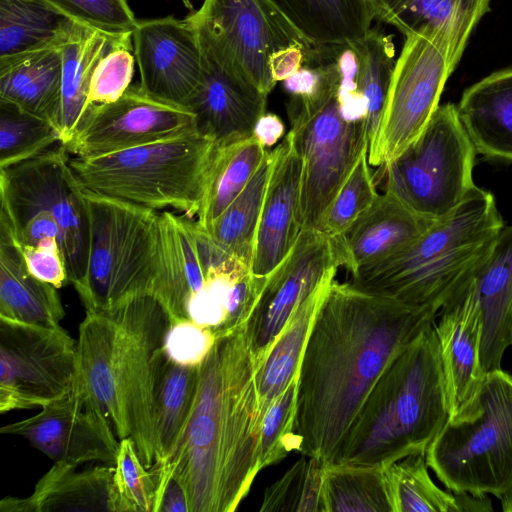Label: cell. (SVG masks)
Returning <instances> with one entry per match:
<instances>
[{
  "label": "cell",
  "mask_w": 512,
  "mask_h": 512,
  "mask_svg": "<svg viewBox=\"0 0 512 512\" xmlns=\"http://www.w3.org/2000/svg\"><path fill=\"white\" fill-rule=\"evenodd\" d=\"M438 312L334 279L316 311L300 363L297 451L332 463L375 382L434 325Z\"/></svg>",
  "instance_id": "6da1fadb"
},
{
  "label": "cell",
  "mask_w": 512,
  "mask_h": 512,
  "mask_svg": "<svg viewBox=\"0 0 512 512\" xmlns=\"http://www.w3.org/2000/svg\"><path fill=\"white\" fill-rule=\"evenodd\" d=\"M256 369L245 324L219 336L199 365L187 424L170 457L149 469L157 487L174 479L188 512H233L260 471Z\"/></svg>",
  "instance_id": "7a4b0ae2"
},
{
  "label": "cell",
  "mask_w": 512,
  "mask_h": 512,
  "mask_svg": "<svg viewBox=\"0 0 512 512\" xmlns=\"http://www.w3.org/2000/svg\"><path fill=\"white\" fill-rule=\"evenodd\" d=\"M169 318L151 294L86 311L76 341V386L108 418L119 440L131 438L142 463L156 457L154 377Z\"/></svg>",
  "instance_id": "3957f363"
},
{
  "label": "cell",
  "mask_w": 512,
  "mask_h": 512,
  "mask_svg": "<svg viewBox=\"0 0 512 512\" xmlns=\"http://www.w3.org/2000/svg\"><path fill=\"white\" fill-rule=\"evenodd\" d=\"M448 417L439 343L432 325L380 375L332 463L385 467L425 453Z\"/></svg>",
  "instance_id": "277c9868"
},
{
  "label": "cell",
  "mask_w": 512,
  "mask_h": 512,
  "mask_svg": "<svg viewBox=\"0 0 512 512\" xmlns=\"http://www.w3.org/2000/svg\"><path fill=\"white\" fill-rule=\"evenodd\" d=\"M504 226L494 196L475 186L417 239L351 272L348 283L364 292L440 311L486 259Z\"/></svg>",
  "instance_id": "5b68a950"
},
{
  "label": "cell",
  "mask_w": 512,
  "mask_h": 512,
  "mask_svg": "<svg viewBox=\"0 0 512 512\" xmlns=\"http://www.w3.org/2000/svg\"><path fill=\"white\" fill-rule=\"evenodd\" d=\"M83 193L61 143L0 169V217L20 246H59L76 291L85 279L89 248Z\"/></svg>",
  "instance_id": "8992f818"
},
{
  "label": "cell",
  "mask_w": 512,
  "mask_h": 512,
  "mask_svg": "<svg viewBox=\"0 0 512 512\" xmlns=\"http://www.w3.org/2000/svg\"><path fill=\"white\" fill-rule=\"evenodd\" d=\"M218 144L196 132L89 158L71 157L84 190L196 219Z\"/></svg>",
  "instance_id": "52a82bcc"
},
{
  "label": "cell",
  "mask_w": 512,
  "mask_h": 512,
  "mask_svg": "<svg viewBox=\"0 0 512 512\" xmlns=\"http://www.w3.org/2000/svg\"><path fill=\"white\" fill-rule=\"evenodd\" d=\"M310 59L323 68L322 84L312 95L292 96L286 107L289 133L303 159L302 230H320L369 140L366 120L349 121L342 114L332 44L316 45Z\"/></svg>",
  "instance_id": "ba28073f"
},
{
  "label": "cell",
  "mask_w": 512,
  "mask_h": 512,
  "mask_svg": "<svg viewBox=\"0 0 512 512\" xmlns=\"http://www.w3.org/2000/svg\"><path fill=\"white\" fill-rule=\"evenodd\" d=\"M425 457L452 492L500 498L512 488V375L487 372L472 409L448 418Z\"/></svg>",
  "instance_id": "9c48e42d"
},
{
  "label": "cell",
  "mask_w": 512,
  "mask_h": 512,
  "mask_svg": "<svg viewBox=\"0 0 512 512\" xmlns=\"http://www.w3.org/2000/svg\"><path fill=\"white\" fill-rule=\"evenodd\" d=\"M83 195L89 248L77 293L85 311L108 310L133 297L152 295L159 213L87 190Z\"/></svg>",
  "instance_id": "30bf717a"
},
{
  "label": "cell",
  "mask_w": 512,
  "mask_h": 512,
  "mask_svg": "<svg viewBox=\"0 0 512 512\" xmlns=\"http://www.w3.org/2000/svg\"><path fill=\"white\" fill-rule=\"evenodd\" d=\"M477 151L452 103L439 105L420 136L381 166L385 188L430 220L455 209L476 186Z\"/></svg>",
  "instance_id": "8fae6325"
},
{
  "label": "cell",
  "mask_w": 512,
  "mask_h": 512,
  "mask_svg": "<svg viewBox=\"0 0 512 512\" xmlns=\"http://www.w3.org/2000/svg\"><path fill=\"white\" fill-rule=\"evenodd\" d=\"M455 68L444 36L425 31L406 37L396 60L385 109L368 148V162L381 167L397 158L425 129Z\"/></svg>",
  "instance_id": "7c38bea8"
},
{
  "label": "cell",
  "mask_w": 512,
  "mask_h": 512,
  "mask_svg": "<svg viewBox=\"0 0 512 512\" xmlns=\"http://www.w3.org/2000/svg\"><path fill=\"white\" fill-rule=\"evenodd\" d=\"M188 17L216 56L267 96L276 84L270 57L314 45L269 0H204Z\"/></svg>",
  "instance_id": "4fadbf2b"
},
{
  "label": "cell",
  "mask_w": 512,
  "mask_h": 512,
  "mask_svg": "<svg viewBox=\"0 0 512 512\" xmlns=\"http://www.w3.org/2000/svg\"><path fill=\"white\" fill-rule=\"evenodd\" d=\"M76 375V341L60 325L0 316V412L43 407L66 394Z\"/></svg>",
  "instance_id": "5bb4252c"
},
{
  "label": "cell",
  "mask_w": 512,
  "mask_h": 512,
  "mask_svg": "<svg viewBox=\"0 0 512 512\" xmlns=\"http://www.w3.org/2000/svg\"><path fill=\"white\" fill-rule=\"evenodd\" d=\"M344 258L336 237L301 230L286 258L267 276L245 323L248 346L257 370L297 309L321 285L335 279Z\"/></svg>",
  "instance_id": "9a60e30c"
},
{
  "label": "cell",
  "mask_w": 512,
  "mask_h": 512,
  "mask_svg": "<svg viewBox=\"0 0 512 512\" xmlns=\"http://www.w3.org/2000/svg\"><path fill=\"white\" fill-rule=\"evenodd\" d=\"M196 131L191 110L157 99L134 84L116 101L90 106L72 138L62 145L74 157L89 158Z\"/></svg>",
  "instance_id": "2e32d148"
},
{
  "label": "cell",
  "mask_w": 512,
  "mask_h": 512,
  "mask_svg": "<svg viewBox=\"0 0 512 512\" xmlns=\"http://www.w3.org/2000/svg\"><path fill=\"white\" fill-rule=\"evenodd\" d=\"M0 433L22 437L54 462L74 466L115 464L120 443L108 418L74 384L40 413L5 425Z\"/></svg>",
  "instance_id": "e0dca14e"
},
{
  "label": "cell",
  "mask_w": 512,
  "mask_h": 512,
  "mask_svg": "<svg viewBox=\"0 0 512 512\" xmlns=\"http://www.w3.org/2000/svg\"><path fill=\"white\" fill-rule=\"evenodd\" d=\"M132 39L141 88L157 99L187 107L203 64L199 34L190 18L138 20Z\"/></svg>",
  "instance_id": "ac0fdd59"
},
{
  "label": "cell",
  "mask_w": 512,
  "mask_h": 512,
  "mask_svg": "<svg viewBox=\"0 0 512 512\" xmlns=\"http://www.w3.org/2000/svg\"><path fill=\"white\" fill-rule=\"evenodd\" d=\"M199 39L202 76L187 104L195 115L198 133L219 145L252 137L258 120L266 113L268 96L223 63L200 36Z\"/></svg>",
  "instance_id": "d6986e66"
},
{
  "label": "cell",
  "mask_w": 512,
  "mask_h": 512,
  "mask_svg": "<svg viewBox=\"0 0 512 512\" xmlns=\"http://www.w3.org/2000/svg\"><path fill=\"white\" fill-rule=\"evenodd\" d=\"M271 173L258 222L251 271L268 276L290 253L302 230L303 159L292 135L270 151Z\"/></svg>",
  "instance_id": "ffe728a7"
},
{
  "label": "cell",
  "mask_w": 512,
  "mask_h": 512,
  "mask_svg": "<svg viewBox=\"0 0 512 512\" xmlns=\"http://www.w3.org/2000/svg\"><path fill=\"white\" fill-rule=\"evenodd\" d=\"M434 329L440 349L448 418H456L472 409L486 376L481 362L482 314L466 286L440 309V320L434 324Z\"/></svg>",
  "instance_id": "44dd1931"
},
{
  "label": "cell",
  "mask_w": 512,
  "mask_h": 512,
  "mask_svg": "<svg viewBox=\"0 0 512 512\" xmlns=\"http://www.w3.org/2000/svg\"><path fill=\"white\" fill-rule=\"evenodd\" d=\"M209 285L197 240V223L164 210L158 214L156 273L152 295L169 323L188 319L187 311Z\"/></svg>",
  "instance_id": "7402d4cb"
},
{
  "label": "cell",
  "mask_w": 512,
  "mask_h": 512,
  "mask_svg": "<svg viewBox=\"0 0 512 512\" xmlns=\"http://www.w3.org/2000/svg\"><path fill=\"white\" fill-rule=\"evenodd\" d=\"M463 285L482 314L483 369L486 373L500 369L505 350L511 345L512 225L503 227L486 259Z\"/></svg>",
  "instance_id": "603a6c76"
},
{
  "label": "cell",
  "mask_w": 512,
  "mask_h": 512,
  "mask_svg": "<svg viewBox=\"0 0 512 512\" xmlns=\"http://www.w3.org/2000/svg\"><path fill=\"white\" fill-rule=\"evenodd\" d=\"M435 220L412 210L394 191L385 188L372 206L338 239L349 273L402 249Z\"/></svg>",
  "instance_id": "cb8c5ba5"
},
{
  "label": "cell",
  "mask_w": 512,
  "mask_h": 512,
  "mask_svg": "<svg viewBox=\"0 0 512 512\" xmlns=\"http://www.w3.org/2000/svg\"><path fill=\"white\" fill-rule=\"evenodd\" d=\"M373 19L397 28L405 37L425 31L445 37L455 68L469 36L490 0H368Z\"/></svg>",
  "instance_id": "d4e9b609"
},
{
  "label": "cell",
  "mask_w": 512,
  "mask_h": 512,
  "mask_svg": "<svg viewBox=\"0 0 512 512\" xmlns=\"http://www.w3.org/2000/svg\"><path fill=\"white\" fill-rule=\"evenodd\" d=\"M79 466L54 462L24 498L5 497L1 512H88L111 508L112 466Z\"/></svg>",
  "instance_id": "484cf974"
},
{
  "label": "cell",
  "mask_w": 512,
  "mask_h": 512,
  "mask_svg": "<svg viewBox=\"0 0 512 512\" xmlns=\"http://www.w3.org/2000/svg\"><path fill=\"white\" fill-rule=\"evenodd\" d=\"M456 107L477 153L512 161V68L467 88Z\"/></svg>",
  "instance_id": "4316f807"
},
{
  "label": "cell",
  "mask_w": 512,
  "mask_h": 512,
  "mask_svg": "<svg viewBox=\"0 0 512 512\" xmlns=\"http://www.w3.org/2000/svg\"><path fill=\"white\" fill-rule=\"evenodd\" d=\"M57 289L29 271L7 222L0 217V316L59 326L65 311Z\"/></svg>",
  "instance_id": "83f0119b"
},
{
  "label": "cell",
  "mask_w": 512,
  "mask_h": 512,
  "mask_svg": "<svg viewBox=\"0 0 512 512\" xmlns=\"http://www.w3.org/2000/svg\"><path fill=\"white\" fill-rule=\"evenodd\" d=\"M61 94V47L0 62V100L47 119L57 128Z\"/></svg>",
  "instance_id": "f1b7e54d"
},
{
  "label": "cell",
  "mask_w": 512,
  "mask_h": 512,
  "mask_svg": "<svg viewBox=\"0 0 512 512\" xmlns=\"http://www.w3.org/2000/svg\"><path fill=\"white\" fill-rule=\"evenodd\" d=\"M132 33L109 34L81 26L73 38L61 47L62 94L58 128L61 144L74 135L88 109L90 82L99 62L114 48L132 43Z\"/></svg>",
  "instance_id": "f546056e"
},
{
  "label": "cell",
  "mask_w": 512,
  "mask_h": 512,
  "mask_svg": "<svg viewBox=\"0 0 512 512\" xmlns=\"http://www.w3.org/2000/svg\"><path fill=\"white\" fill-rule=\"evenodd\" d=\"M81 26L47 0H0V62L62 47Z\"/></svg>",
  "instance_id": "4dcf8cb0"
},
{
  "label": "cell",
  "mask_w": 512,
  "mask_h": 512,
  "mask_svg": "<svg viewBox=\"0 0 512 512\" xmlns=\"http://www.w3.org/2000/svg\"><path fill=\"white\" fill-rule=\"evenodd\" d=\"M425 453L409 455L385 467L393 512H491V499L439 488L428 473Z\"/></svg>",
  "instance_id": "1f68e13d"
},
{
  "label": "cell",
  "mask_w": 512,
  "mask_h": 512,
  "mask_svg": "<svg viewBox=\"0 0 512 512\" xmlns=\"http://www.w3.org/2000/svg\"><path fill=\"white\" fill-rule=\"evenodd\" d=\"M314 45L361 39L373 20L368 0H269Z\"/></svg>",
  "instance_id": "d6a6232c"
},
{
  "label": "cell",
  "mask_w": 512,
  "mask_h": 512,
  "mask_svg": "<svg viewBox=\"0 0 512 512\" xmlns=\"http://www.w3.org/2000/svg\"><path fill=\"white\" fill-rule=\"evenodd\" d=\"M199 366L176 363L158 354L154 377V426L156 457L162 465L172 454L187 424L197 389Z\"/></svg>",
  "instance_id": "836d02e7"
},
{
  "label": "cell",
  "mask_w": 512,
  "mask_h": 512,
  "mask_svg": "<svg viewBox=\"0 0 512 512\" xmlns=\"http://www.w3.org/2000/svg\"><path fill=\"white\" fill-rule=\"evenodd\" d=\"M333 280L321 285L297 307L265 361L256 370L260 425L271 403L298 376L314 316L328 285Z\"/></svg>",
  "instance_id": "e575fe53"
},
{
  "label": "cell",
  "mask_w": 512,
  "mask_h": 512,
  "mask_svg": "<svg viewBox=\"0 0 512 512\" xmlns=\"http://www.w3.org/2000/svg\"><path fill=\"white\" fill-rule=\"evenodd\" d=\"M219 145V144H218ZM255 136L227 145H219L197 224L208 230L248 184L267 153Z\"/></svg>",
  "instance_id": "d590c367"
},
{
  "label": "cell",
  "mask_w": 512,
  "mask_h": 512,
  "mask_svg": "<svg viewBox=\"0 0 512 512\" xmlns=\"http://www.w3.org/2000/svg\"><path fill=\"white\" fill-rule=\"evenodd\" d=\"M271 166V153L267 151L242 192L207 230L223 249L250 268Z\"/></svg>",
  "instance_id": "8d00e7d4"
},
{
  "label": "cell",
  "mask_w": 512,
  "mask_h": 512,
  "mask_svg": "<svg viewBox=\"0 0 512 512\" xmlns=\"http://www.w3.org/2000/svg\"><path fill=\"white\" fill-rule=\"evenodd\" d=\"M325 512H393L384 469L378 465L327 464Z\"/></svg>",
  "instance_id": "74e56055"
},
{
  "label": "cell",
  "mask_w": 512,
  "mask_h": 512,
  "mask_svg": "<svg viewBox=\"0 0 512 512\" xmlns=\"http://www.w3.org/2000/svg\"><path fill=\"white\" fill-rule=\"evenodd\" d=\"M61 140L49 120L0 100V169L31 159Z\"/></svg>",
  "instance_id": "f35d334b"
},
{
  "label": "cell",
  "mask_w": 512,
  "mask_h": 512,
  "mask_svg": "<svg viewBox=\"0 0 512 512\" xmlns=\"http://www.w3.org/2000/svg\"><path fill=\"white\" fill-rule=\"evenodd\" d=\"M358 44L361 52L359 89L368 107L367 129L370 145L382 119L396 60L392 36L384 34L378 28H370L364 37L358 39Z\"/></svg>",
  "instance_id": "ab89813d"
},
{
  "label": "cell",
  "mask_w": 512,
  "mask_h": 512,
  "mask_svg": "<svg viewBox=\"0 0 512 512\" xmlns=\"http://www.w3.org/2000/svg\"><path fill=\"white\" fill-rule=\"evenodd\" d=\"M327 463L303 455L286 473L270 485L260 512H325L323 482Z\"/></svg>",
  "instance_id": "60d3db41"
},
{
  "label": "cell",
  "mask_w": 512,
  "mask_h": 512,
  "mask_svg": "<svg viewBox=\"0 0 512 512\" xmlns=\"http://www.w3.org/2000/svg\"><path fill=\"white\" fill-rule=\"evenodd\" d=\"M111 487L112 512H156L157 487L131 438L119 440Z\"/></svg>",
  "instance_id": "b9f144b4"
},
{
  "label": "cell",
  "mask_w": 512,
  "mask_h": 512,
  "mask_svg": "<svg viewBox=\"0 0 512 512\" xmlns=\"http://www.w3.org/2000/svg\"><path fill=\"white\" fill-rule=\"evenodd\" d=\"M299 375V374H298ZM298 376L271 403L260 425L258 460L260 470L277 464L298 450L295 435Z\"/></svg>",
  "instance_id": "7bdbcfd3"
},
{
  "label": "cell",
  "mask_w": 512,
  "mask_h": 512,
  "mask_svg": "<svg viewBox=\"0 0 512 512\" xmlns=\"http://www.w3.org/2000/svg\"><path fill=\"white\" fill-rule=\"evenodd\" d=\"M378 196L366 151L337 193L319 231L331 237H340L372 206Z\"/></svg>",
  "instance_id": "ee69618b"
},
{
  "label": "cell",
  "mask_w": 512,
  "mask_h": 512,
  "mask_svg": "<svg viewBox=\"0 0 512 512\" xmlns=\"http://www.w3.org/2000/svg\"><path fill=\"white\" fill-rule=\"evenodd\" d=\"M73 21L109 34L133 33L137 19L127 0H47Z\"/></svg>",
  "instance_id": "f6af8a7d"
},
{
  "label": "cell",
  "mask_w": 512,
  "mask_h": 512,
  "mask_svg": "<svg viewBox=\"0 0 512 512\" xmlns=\"http://www.w3.org/2000/svg\"><path fill=\"white\" fill-rule=\"evenodd\" d=\"M132 43L120 45L97 65L88 92V108L116 101L131 85L135 65Z\"/></svg>",
  "instance_id": "bcb514c9"
},
{
  "label": "cell",
  "mask_w": 512,
  "mask_h": 512,
  "mask_svg": "<svg viewBox=\"0 0 512 512\" xmlns=\"http://www.w3.org/2000/svg\"><path fill=\"white\" fill-rule=\"evenodd\" d=\"M215 340L216 336L211 330L183 319L169 323L164 350L176 363L199 366L209 354Z\"/></svg>",
  "instance_id": "7dc6e473"
},
{
  "label": "cell",
  "mask_w": 512,
  "mask_h": 512,
  "mask_svg": "<svg viewBox=\"0 0 512 512\" xmlns=\"http://www.w3.org/2000/svg\"><path fill=\"white\" fill-rule=\"evenodd\" d=\"M266 281L267 276H257L249 270L231 282L225 298V318L219 336L228 334L247 322Z\"/></svg>",
  "instance_id": "c3c4849f"
},
{
  "label": "cell",
  "mask_w": 512,
  "mask_h": 512,
  "mask_svg": "<svg viewBox=\"0 0 512 512\" xmlns=\"http://www.w3.org/2000/svg\"><path fill=\"white\" fill-rule=\"evenodd\" d=\"M29 271L38 279L61 288L69 283L66 263L58 246H20Z\"/></svg>",
  "instance_id": "681fc988"
},
{
  "label": "cell",
  "mask_w": 512,
  "mask_h": 512,
  "mask_svg": "<svg viewBox=\"0 0 512 512\" xmlns=\"http://www.w3.org/2000/svg\"><path fill=\"white\" fill-rule=\"evenodd\" d=\"M323 81V68L314 60H308L294 74L285 79L283 89L291 96L314 94Z\"/></svg>",
  "instance_id": "f907efd6"
},
{
  "label": "cell",
  "mask_w": 512,
  "mask_h": 512,
  "mask_svg": "<svg viewBox=\"0 0 512 512\" xmlns=\"http://www.w3.org/2000/svg\"><path fill=\"white\" fill-rule=\"evenodd\" d=\"M313 46L309 48L293 46L274 53L270 57L269 64L275 82L284 81L301 68Z\"/></svg>",
  "instance_id": "816d5d0a"
},
{
  "label": "cell",
  "mask_w": 512,
  "mask_h": 512,
  "mask_svg": "<svg viewBox=\"0 0 512 512\" xmlns=\"http://www.w3.org/2000/svg\"><path fill=\"white\" fill-rule=\"evenodd\" d=\"M285 126L273 113H265L257 122L254 135L265 145L271 147L284 136Z\"/></svg>",
  "instance_id": "f5cc1de1"
},
{
  "label": "cell",
  "mask_w": 512,
  "mask_h": 512,
  "mask_svg": "<svg viewBox=\"0 0 512 512\" xmlns=\"http://www.w3.org/2000/svg\"><path fill=\"white\" fill-rule=\"evenodd\" d=\"M157 512H188L185 494L174 479L164 487Z\"/></svg>",
  "instance_id": "db71d44e"
},
{
  "label": "cell",
  "mask_w": 512,
  "mask_h": 512,
  "mask_svg": "<svg viewBox=\"0 0 512 512\" xmlns=\"http://www.w3.org/2000/svg\"><path fill=\"white\" fill-rule=\"evenodd\" d=\"M502 511L512 512V488L505 492L500 498Z\"/></svg>",
  "instance_id": "11a10c76"
},
{
  "label": "cell",
  "mask_w": 512,
  "mask_h": 512,
  "mask_svg": "<svg viewBox=\"0 0 512 512\" xmlns=\"http://www.w3.org/2000/svg\"><path fill=\"white\" fill-rule=\"evenodd\" d=\"M511 345H512V327H511Z\"/></svg>",
  "instance_id": "9f6ffc18"
}]
</instances>
